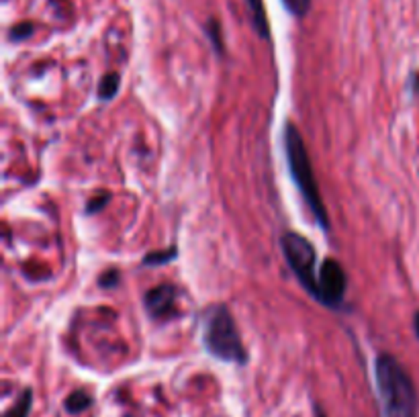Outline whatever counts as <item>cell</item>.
Here are the masks:
<instances>
[{"label": "cell", "mask_w": 419, "mask_h": 417, "mask_svg": "<svg viewBox=\"0 0 419 417\" xmlns=\"http://www.w3.org/2000/svg\"><path fill=\"white\" fill-rule=\"evenodd\" d=\"M119 84H121L119 74H107V76L101 80V84H99V99H103V101H111V99L117 94Z\"/></svg>", "instance_id": "9"}, {"label": "cell", "mask_w": 419, "mask_h": 417, "mask_svg": "<svg viewBox=\"0 0 419 417\" xmlns=\"http://www.w3.org/2000/svg\"><path fill=\"white\" fill-rule=\"evenodd\" d=\"M284 153H286V164L290 170V176L294 180V184L299 186L303 199L307 201L313 217L317 219V223L329 231V217H327V209L321 201L319 194V186H317V178L313 172V164L309 157V151L305 147V141L301 138L299 129L294 125H286L284 129Z\"/></svg>", "instance_id": "2"}, {"label": "cell", "mask_w": 419, "mask_h": 417, "mask_svg": "<svg viewBox=\"0 0 419 417\" xmlns=\"http://www.w3.org/2000/svg\"><path fill=\"white\" fill-rule=\"evenodd\" d=\"M203 342L207 352L217 360L233 362V364L248 362V352L242 344L240 329L233 321L231 311L225 305H215L205 311Z\"/></svg>", "instance_id": "3"}, {"label": "cell", "mask_w": 419, "mask_h": 417, "mask_svg": "<svg viewBox=\"0 0 419 417\" xmlns=\"http://www.w3.org/2000/svg\"><path fill=\"white\" fill-rule=\"evenodd\" d=\"M282 4L294 16H305L311 8V0H282Z\"/></svg>", "instance_id": "12"}, {"label": "cell", "mask_w": 419, "mask_h": 417, "mask_svg": "<svg viewBox=\"0 0 419 417\" xmlns=\"http://www.w3.org/2000/svg\"><path fill=\"white\" fill-rule=\"evenodd\" d=\"M92 405V397L86 391H74L68 399H66V409L70 414H82Z\"/></svg>", "instance_id": "8"}, {"label": "cell", "mask_w": 419, "mask_h": 417, "mask_svg": "<svg viewBox=\"0 0 419 417\" xmlns=\"http://www.w3.org/2000/svg\"><path fill=\"white\" fill-rule=\"evenodd\" d=\"M209 35H211V41H213V45H215V49L217 51H221V39H219V25L213 21L211 25H209Z\"/></svg>", "instance_id": "14"}, {"label": "cell", "mask_w": 419, "mask_h": 417, "mask_svg": "<svg viewBox=\"0 0 419 417\" xmlns=\"http://www.w3.org/2000/svg\"><path fill=\"white\" fill-rule=\"evenodd\" d=\"M176 288L172 284H160L145 294V311L153 319H168L174 315Z\"/></svg>", "instance_id": "6"}, {"label": "cell", "mask_w": 419, "mask_h": 417, "mask_svg": "<svg viewBox=\"0 0 419 417\" xmlns=\"http://www.w3.org/2000/svg\"><path fill=\"white\" fill-rule=\"evenodd\" d=\"M111 201V194L109 192H103V197L99 199V197H94L90 203H88V209H86V213H97V211H101L107 203Z\"/></svg>", "instance_id": "13"}, {"label": "cell", "mask_w": 419, "mask_h": 417, "mask_svg": "<svg viewBox=\"0 0 419 417\" xmlns=\"http://www.w3.org/2000/svg\"><path fill=\"white\" fill-rule=\"evenodd\" d=\"M246 2H248V8H250V14H252V21H254L258 35L268 39L270 31H268V16H266L264 2L262 0H246Z\"/></svg>", "instance_id": "7"}, {"label": "cell", "mask_w": 419, "mask_h": 417, "mask_svg": "<svg viewBox=\"0 0 419 417\" xmlns=\"http://www.w3.org/2000/svg\"><path fill=\"white\" fill-rule=\"evenodd\" d=\"M374 379L385 417H418V393L414 381L391 354H381L377 358Z\"/></svg>", "instance_id": "1"}, {"label": "cell", "mask_w": 419, "mask_h": 417, "mask_svg": "<svg viewBox=\"0 0 419 417\" xmlns=\"http://www.w3.org/2000/svg\"><path fill=\"white\" fill-rule=\"evenodd\" d=\"M414 323H416V333H418V338H419V311L416 313V319H414Z\"/></svg>", "instance_id": "16"}, {"label": "cell", "mask_w": 419, "mask_h": 417, "mask_svg": "<svg viewBox=\"0 0 419 417\" xmlns=\"http://www.w3.org/2000/svg\"><path fill=\"white\" fill-rule=\"evenodd\" d=\"M317 417H325V416H317Z\"/></svg>", "instance_id": "17"}, {"label": "cell", "mask_w": 419, "mask_h": 417, "mask_svg": "<svg viewBox=\"0 0 419 417\" xmlns=\"http://www.w3.org/2000/svg\"><path fill=\"white\" fill-rule=\"evenodd\" d=\"M117 282H119V273L117 270H111V273H107L105 277L101 278V286H105V288H111Z\"/></svg>", "instance_id": "15"}, {"label": "cell", "mask_w": 419, "mask_h": 417, "mask_svg": "<svg viewBox=\"0 0 419 417\" xmlns=\"http://www.w3.org/2000/svg\"><path fill=\"white\" fill-rule=\"evenodd\" d=\"M280 246H282V254L286 258V264L290 266L294 277L299 278V282L305 286V290L309 294H313L317 299L319 273L315 270V250H313L311 242L307 238H303L301 233L288 231L282 236Z\"/></svg>", "instance_id": "4"}, {"label": "cell", "mask_w": 419, "mask_h": 417, "mask_svg": "<svg viewBox=\"0 0 419 417\" xmlns=\"http://www.w3.org/2000/svg\"><path fill=\"white\" fill-rule=\"evenodd\" d=\"M346 288H348V278L344 268L340 266L338 260L327 258L321 268H319V292H317V301L325 307L338 309L344 303L346 296Z\"/></svg>", "instance_id": "5"}, {"label": "cell", "mask_w": 419, "mask_h": 417, "mask_svg": "<svg viewBox=\"0 0 419 417\" xmlns=\"http://www.w3.org/2000/svg\"><path fill=\"white\" fill-rule=\"evenodd\" d=\"M31 405H33V393L27 389V391H23V395L16 399V403L6 412L4 417H29Z\"/></svg>", "instance_id": "10"}, {"label": "cell", "mask_w": 419, "mask_h": 417, "mask_svg": "<svg viewBox=\"0 0 419 417\" xmlns=\"http://www.w3.org/2000/svg\"><path fill=\"white\" fill-rule=\"evenodd\" d=\"M176 258V248H170L168 252H153V254H147L143 264H149V266H157V264H164V262H172Z\"/></svg>", "instance_id": "11"}]
</instances>
